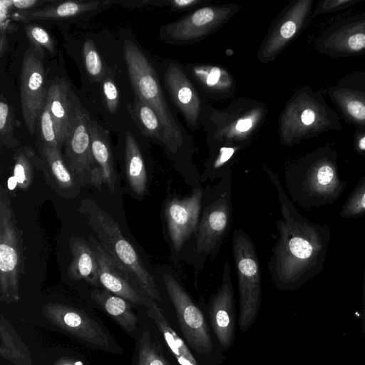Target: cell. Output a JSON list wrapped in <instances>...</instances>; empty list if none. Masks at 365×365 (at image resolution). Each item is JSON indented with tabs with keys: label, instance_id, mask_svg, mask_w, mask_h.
<instances>
[{
	"label": "cell",
	"instance_id": "cell-1",
	"mask_svg": "<svg viewBox=\"0 0 365 365\" xmlns=\"http://www.w3.org/2000/svg\"><path fill=\"white\" fill-rule=\"evenodd\" d=\"M278 194L282 218L279 239L268 263L274 285L281 290L299 289L324 269L331 230L302 215L287 197L277 175L264 166Z\"/></svg>",
	"mask_w": 365,
	"mask_h": 365
},
{
	"label": "cell",
	"instance_id": "cell-2",
	"mask_svg": "<svg viewBox=\"0 0 365 365\" xmlns=\"http://www.w3.org/2000/svg\"><path fill=\"white\" fill-rule=\"evenodd\" d=\"M285 180L291 197L304 209L334 203L348 183L339 176L334 143L318 147L291 164L286 169Z\"/></svg>",
	"mask_w": 365,
	"mask_h": 365
},
{
	"label": "cell",
	"instance_id": "cell-3",
	"mask_svg": "<svg viewBox=\"0 0 365 365\" xmlns=\"http://www.w3.org/2000/svg\"><path fill=\"white\" fill-rule=\"evenodd\" d=\"M79 212L86 217L101 246L117 267L148 297L155 302H161V294L153 276L123 235L117 222L91 199L81 200Z\"/></svg>",
	"mask_w": 365,
	"mask_h": 365
},
{
	"label": "cell",
	"instance_id": "cell-4",
	"mask_svg": "<svg viewBox=\"0 0 365 365\" xmlns=\"http://www.w3.org/2000/svg\"><path fill=\"white\" fill-rule=\"evenodd\" d=\"M342 128L341 117L326 102L322 91H314L309 85L294 93L279 122L281 143L289 147Z\"/></svg>",
	"mask_w": 365,
	"mask_h": 365
},
{
	"label": "cell",
	"instance_id": "cell-5",
	"mask_svg": "<svg viewBox=\"0 0 365 365\" xmlns=\"http://www.w3.org/2000/svg\"><path fill=\"white\" fill-rule=\"evenodd\" d=\"M123 54L135 95L155 111L164 130L165 146L171 153L176 154L184 143V134L167 103L153 66L131 41H124Z\"/></svg>",
	"mask_w": 365,
	"mask_h": 365
},
{
	"label": "cell",
	"instance_id": "cell-6",
	"mask_svg": "<svg viewBox=\"0 0 365 365\" xmlns=\"http://www.w3.org/2000/svg\"><path fill=\"white\" fill-rule=\"evenodd\" d=\"M163 282L173 307L183 339L199 359L222 362L219 347L215 344L202 309L172 270H163Z\"/></svg>",
	"mask_w": 365,
	"mask_h": 365
},
{
	"label": "cell",
	"instance_id": "cell-7",
	"mask_svg": "<svg viewBox=\"0 0 365 365\" xmlns=\"http://www.w3.org/2000/svg\"><path fill=\"white\" fill-rule=\"evenodd\" d=\"M230 170L221 178L208 201L202 205L197 230L194 235V255L200 263L196 274L203 267L206 257L214 259L226 237L232 220ZM196 259V262H197Z\"/></svg>",
	"mask_w": 365,
	"mask_h": 365
},
{
	"label": "cell",
	"instance_id": "cell-8",
	"mask_svg": "<svg viewBox=\"0 0 365 365\" xmlns=\"http://www.w3.org/2000/svg\"><path fill=\"white\" fill-rule=\"evenodd\" d=\"M232 253L239 292L238 327L247 331L255 322L262 303L261 269L255 246L242 229L232 235Z\"/></svg>",
	"mask_w": 365,
	"mask_h": 365
},
{
	"label": "cell",
	"instance_id": "cell-9",
	"mask_svg": "<svg viewBox=\"0 0 365 365\" xmlns=\"http://www.w3.org/2000/svg\"><path fill=\"white\" fill-rule=\"evenodd\" d=\"M22 231L8 192L0 187V299L6 304L19 300V279L24 271Z\"/></svg>",
	"mask_w": 365,
	"mask_h": 365
},
{
	"label": "cell",
	"instance_id": "cell-10",
	"mask_svg": "<svg viewBox=\"0 0 365 365\" xmlns=\"http://www.w3.org/2000/svg\"><path fill=\"white\" fill-rule=\"evenodd\" d=\"M237 5L200 7L163 28L165 41L179 45L202 40L227 22L237 11Z\"/></svg>",
	"mask_w": 365,
	"mask_h": 365
},
{
	"label": "cell",
	"instance_id": "cell-11",
	"mask_svg": "<svg viewBox=\"0 0 365 365\" xmlns=\"http://www.w3.org/2000/svg\"><path fill=\"white\" fill-rule=\"evenodd\" d=\"M42 312L51 323L68 334L102 350L120 352V348L109 333L83 311L60 303H48Z\"/></svg>",
	"mask_w": 365,
	"mask_h": 365
},
{
	"label": "cell",
	"instance_id": "cell-12",
	"mask_svg": "<svg viewBox=\"0 0 365 365\" xmlns=\"http://www.w3.org/2000/svg\"><path fill=\"white\" fill-rule=\"evenodd\" d=\"M314 49L331 58L365 53V11L341 19L325 29L316 39Z\"/></svg>",
	"mask_w": 365,
	"mask_h": 365
},
{
	"label": "cell",
	"instance_id": "cell-13",
	"mask_svg": "<svg viewBox=\"0 0 365 365\" xmlns=\"http://www.w3.org/2000/svg\"><path fill=\"white\" fill-rule=\"evenodd\" d=\"M204 191L197 187L189 195L167 198L163 214L173 252L178 255L194 236L199 223Z\"/></svg>",
	"mask_w": 365,
	"mask_h": 365
},
{
	"label": "cell",
	"instance_id": "cell-14",
	"mask_svg": "<svg viewBox=\"0 0 365 365\" xmlns=\"http://www.w3.org/2000/svg\"><path fill=\"white\" fill-rule=\"evenodd\" d=\"M313 0L292 1L279 16L258 52L261 63L274 60L310 22Z\"/></svg>",
	"mask_w": 365,
	"mask_h": 365
},
{
	"label": "cell",
	"instance_id": "cell-15",
	"mask_svg": "<svg viewBox=\"0 0 365 365\" xmlns=\"http://www.w3.org/2000/svg\"><path fill=\"white\" fill-rule=\"evenodd\" d=\"M88 113L76 98L70 133L64 143V161L81 185L91 184L93 161Z\"/></svg>",
	"mask_w": 365,
	"mask_h": 365
},
{
	"label": "cell",
	"instance_id": "cell-16",
	"mask_svg": "<svg viewBox=\"0 0 365 365\" xmlns=\"http://www.w3.org/2000/svg\"><path fill=\"white\" fill-rule=\"evenodd\" d=\"M31 48L28 50L21 70V106L29 133L36 132V121L46 99V74L41 58Z\"/></svg>",
	"mask_w": 365,
	"mask_h": 365
},
{
	"label": "cell",
	"instance_id": "cell-17",
	"mask_svg": "<svg viewBox=\"0 0 365 365\" xmlns=\"http://www.w3.org/2000/svg\"><path fill=\"white\" fill-rule=\"evenodd\" d=\"M209 325L219 346L229 349L235 334V313L233 286L229 260L223 265L221 284L208 304Z\"/></svg>",
	"mask_w": 365,
	"mask_h": 365
},
{
	"label": "cell",
	"instance_id": "cell-18",
	"mask_svg": "<svg viewBox=\"0 0 365 365\" xmlns=\"http://www.w3.org/2000/svg\"><path fill=\"white\" fill-rule=\"evenodd\" d=\"M344 120L355 127L365 125V72L352 71L327 88Z\"/></svg>",
	"mask_w": 365,
	"mask_h": 365
},
{
	"label": "cell",
	"instance_id": "cell-19",
	"mask_svg": "<svg viewBox=\"0 0 365 365\" xmlns=\"http://www.w3.org/2000/svg\"><path fill=\"white\" fill-rule=\"evenodd\" d=\"M89 242L98 260L99 283L103 289L132 304L143 305L147 308L153 300L148 297L117 267L98 241L93 237H89Z\"/></svg>",
	"mask_w": 365,
	"mask_h": 365
},
{
	"label": "cell",
	"instance_id": "cell-20",
	"mask_svg": "<svg viewBox=\"0 0 365 365\" xmlns=\"http://www.w3.org/2000/svg\"><path fill=\"white\" fill-rule=\"evenodd\" d=\"M164 82L172 101L189 127L195 130L199 125L201 101L195 86L178 63H168Z\"/></svg>",
	"mask_w": 365,
	"mask_h": 365
},
{
	"label": "cell",
	"instance_id": "cell-21",
	"mask_svg": "<svg viewBox=\"0 0 365 365\" xmlns=\"http://www.w3.org/2000/svg\"><path fill=\"white\" fill-rule=\"evenodd\" d=\"M90 132L93 161L91 185L101 190L102 185L105 184L110 192H114L116 190L117 173L108 132L91 119Z\"/></svg>",
	"mask_w": 365,
	"mask_h": 365
},
{
	"label": "cell",
	"instance_id": "cell-22",
	"mask_svg": "<svg viewBox=\"0 0 365 365\" xmlns=\"http://www.w3.org/2000/svg\"><path fill=\"white\" fill-rule=\"evenodd\" d=\"M41 170L46 182L65 198H74L80 193V184L66 165L60 150L41 145Z\"/></svg>",
	"mask_w": 365,
	"mask_h": 365
},
{
	"label": "cell",
	"instance_id": "cell-23",
	"mask_svg": "<svg viewBox=\"0 0 365 365\" xmlns=\"http://www.w3.org/2000/svg\"><path fill=\"white\" fill-rule=\"evenodd\" d=\"M76 96L64 79L52 83L47 88L46 99L54 128L62 147L70 133L73 121Z\"/></svg>",
	"mask_w": 365,
	"mask_h": 365
},
{
	"label": "cell",
	"instance_id": "cell-24",
	"mask_svg": "<svg viewBox=\"0 0 365 365\" xmlns=\"http://www.w3.org/2000/svg\"><path fill=\"white\" fill-rule=\"evenodd\" d=\"M147 314L155 323L170 353L178 365H202L194 352L164 314L156 302L147 307Z\"/></svg>",
	"mask_w": 365,
	"mask_h": 365
},
{
	"label": "cell",
	"instance_id": "cell-25",
	"mask_svg": "<svg viewBox=\"0 0 365 365\" xmlns=\"http://www.w3.org/2000/svg\"><path fill=\"white\" fill-rule=\"evenodd\" d=\"M108 1H63L41 9L17 11L11 15L15 21L28 23L36 20H62L78 17L102 7Z\"/></svg>",
	"mask_w": 365,
	"mask_h": 365
},
{
	"label": "cell",
	"instance_id": "cell-26",
	"mask_svg": "<svg viewBox=\"0 0 365 365\" xmlns=\"http://www.w3.org/2000/svg\"><path fill=\"white\" fill-rule=\"evenodd\" d=\"M70 249L72 255L68 267V276L73 280L83 279L98 287V263L92 247L83 238L73 237L70 239Z\"/></svg>",
	"mask_w": 365,
	"mask_h": 365
},
{
	"label": "cell",
	"instance_id": "cell-27",
	"mask_svg": "<svg viewBox=\"0 0 365 365\" xmlns=\"http://www.w3.org/2000/svg\"><path fill=\"white\" fill-rule=\"evenodd\" d=\"M91 296L125 331L131 334L138 328V318L128 300L112 294L106 289H95Z\"/></svg>",
	"mask_w": 365,
	"mask_h": 365
},
{
	"label": "cell",
	"instance_id": "cell-28",
	"mask_svg": "<svg viewBox=\"0 0 365 365\" xmlns=\"http://www.w3.org/2000/svg\"><path fill=\"white\" fill-rule=\"evenodd\" d=\"M125 173L132 191L138 196L144 195L148 189V173L138 142L129 131L125 135Z\"/></svg>",
	"mask_w": 365,
	"mask_h": 365
},
{
	"label": "cell",
	"instance_id": "cell-29",
	"mask_svg": "<svg viewBox=\"0 0 365 365\" xmlns=\"http://www.w3.org/2000/svg\"><path fill=\"white\" fill-rule=\"evenodd\" d=\"M0 355L14 365H31V355L13 327L2 315L0 320Z\"/></svg>",
	"mask_w": 365,
	"mask_h": 365
},
{
	"label": "cell",
	"instance_id": "cell-30",
	"mask_svg": "<svg viewBox=\"0 0 365 365\" xmlns=\"http://www.w3.org/2000/svg\"><path fill=\"white\" fill-rule=\"evenodd\" d=\"M128 110L141 132L165 145L164 130L155 111L143 100L135 96Z\"/></svg>",
	"mask_w": 365,
	"mask_h": 365
},
{
	"label": "cell",
	"instance_id": "cell-31",
	"mask_svg": "<svg viewBox=\"0 0 365 365\" xmlns=\"http://www.w3.org/2000/svg\"><path fill=\"white\" fill-rule=\"evenodd\" d=\"M191 71L193 77L207 92L224 93L234 87L232 76L223 68L212 65H194Z\"/></svg>",
	"mask_w": 365,
	"mask_h": 365
},
{
	"label": "cell",
	"instance_id": "cell-32",
	"mask_svg": "<svg viewBox=\"0 0 365 365\" xmlns=\"http://www.w3.org/2000/svg\"><path fill=\"white\" fill-rule=\"evenodd\" d=\"M165 343V342H164ZM136 365H178L165 344L153 339L150 332L145 330L138 341Z\"/></svg>",
	"mask_w": 365,
	"mask_h": 365
},
{
	"label": "cell",
	"instance_id": "cell-33",
	"mask_svg": "<svg viewBox=\"0 0 365 365\" xmlns=\"http://www.w3.org/2000/svg\"><path fill=\"white\" fill-rule=\"evenodd\" d=\"M259 110H255L234 120L230 125L220 130V137L227 141H242L252 132L260 118Z\"/></svg>",
	"mask_w": 365,
	"mask_h": 365
},
{
	"label": "cell",
	"instance_id": "cell-34",
	"mask_svg": "<svg viewBox=\"0 0 365 365\" xmlns=\"http://www.w3.org/2000/svg\"><path fill=\"white\" fill-rule=\"evenodd\" d=\"M237 148L231 146L221 148L215 156L206 162L200 180L205 182L207 179L213 180L218 178H222L230 170L227 165Z\"/></svg>",
	"mask_w": 365,
	"mask_h": 365
},
{
	"label": "cell",
	"instance_id": "cell-35",
	"mask_svg": "<svg viewBox=\"0 0 365 365\" xmlns=\"http://www.w3.org/2000/svg\"><path fill=\"white\" fill-rule=\"evenodd\" d=\"M29 150L19 149L14 157L13 174L16 185L21 190H27L31 185L34 177V163L33 155Z\"/></svg>",
	"mask_w": 365,
	"mask_h": 365
},
{
	"label": "cell",
	"instance_id": "cell-36",
	"mask_svg": "<svg viewBox=\"0 0 365 365\" xmlns=\"http://www.w3.org/2000/svg\"><path fill=\"white\" fill-rule=\"evenodd\" d=\"M341 217L356 219L365 215V175L356 184L339 213Z\"/></svg>",
	"mask_w": 365,
	"mask_h": 365
},
{
	"label": "cell",
	"instance_id": "cell-37",
	"mask_svg": "<svg viewBox=\"0 0 365 365\" xmlns=\"http://www.w3.org/2000/svg\"><path fill=\"white\" fill-rule=\"evenodd\" d=\"M14 115L13 107L7 100L1 96L0 101V140L2 145L14 148L19 145V142L14 138Z\"/></svg>",
	"mask_w": 365,
	"mask_h": 365
},
{
	"label": "cell",
	"instance_id": "cell-38",
	"mask_svg": "<svg viewBox=\"0 0 365 365\" xmlns=\"http://www.w3.org/2000/svg\"><path fill=\"white\" fill-rule=\"evenodd\" d=\"M83 58L91 80L101 81L106 76V70L96 45L91 40L86 41L83 44Z\"/></svg>",
	"mask_w": 365,
	"mask_h": 365
},
{
	"label": "cell",
	"instance_id": "cell-39",
	"mask_svg": "<svg viewBox=\"0 0 365 365\" xmlns=\"http://www.w3.org/2000/svg\"><path fill=\"white\" fill-rule=\"evenodd\" d=\"M40 127L41 145H47L61 150L57 134L56 133L49 106L46 101L38 118Z\"/></svg>",
	"mask_w": 365,
	"mask_h": 365
},
{
	"label": "cell",
	"instance_id": "cell-40",
	"mask_svg": "<svg viewBox=\"0 0 365 365\" xmlns=\"http://www.w3.org/2000/svg\"><path fill=\"white\" fill-rule=\"evenodd\" d=\"M101 93L107 110L115 113L119 107L120 97L118 88L114 79L107 74L101 81Z\"/></svg>",
	"mask_w": 365,
	"mask_h": 365
},
{
	"label": "cell",
	"instance_id": "cell-41",
	"mask_svg": "<svg viewBox=\"0 0 365 365\" xmlns=\"http://www.w3.org/2000/svg\"><path fill=\"white\" fill-rule=\"evenodd\" d=\"M25 31L29 39L38 48H43L51 53L55 51L54 42L51 35L43 28L34 25L26 24Z\"/></svg>",
	"mask_w": 365,
	"mask_h": 365
},
{
	"label": "cell",
	"instance_id": "cell-42",
	"mask_svg": "<svg viewBox=\"0 0 365 365\" xmlns=\"http://www.w3.org/2000/svg\"><path fill=\"white\" fill-rule=\"evenodd\" d=\"M361 0H323L319 1L313 8L310 21L318 16L329 13L337 12L339 11L351 7L359 4Z\"/></svg>",
	"mask_w": 365,
	"mask_h": 365
},
{
	"label": "cell",
	"instance_id": "cell-43",
	"mask_svg": "<svg viewBox=\"0 0 365 365\" xmlns=\"http://www.w3.org/2000/svg\"><path fill=\"white\" fill-rule=\"evenodd\" d=\"M12 8L11 1H0V30L1 34L11 31V23L10 21L9 10Z\"/></svg>",
	"mask_w": 365,
	"mask_h": 365
},
{
	"label": "cell",
	"instance_id": "cell-44",
	"mask_svg": "<svg viewBox=\"0 0 365 365\" xmlns=\"http://www.w3.org/2000/svg\"><path fill=\"white\" fill-rule=\"evenodd\" d=\"M353 146L354 151L365 158V125L355 127Z\"/></svg>",
	"mask_w": 365,
	"mask_h": 365
},
{
	"label": "cell",
	"instance_id": "cell-45",
	"mask_svg": "<svg viewBox=\"0 0 365 365\" xmlns=\"http://www.w3.org/2000/svg\"><path fill=\"white\" fill-rule=\"evenodd\" d=\"M46 1L40 0H15L11 1V6L19 10V11H27L35 9V7H38Z\"/></svg>",
	"mask_w": 365,
	"mask_h": 365
},
{
	"label": "cell",
	"instance_id": "cell-46",
	"mask_svg": "<svg viewBox=\"0 0 365 365\" xmlns=\"http://www.w3.org/2000/svg\"><path fill=\"white\" fill-rule=\"evenodd\" d=\"M201 0H173L168 1L170 6L175 9H185L203 3Z\"/></svg>",
	"mask_w": 365,
	"mask_h": 365
},
{
	"label": "cell",
	"instance_id": "cell-47",
	"mask_svg": "<svg viewBox=\"0 0 365 365\" xmlns=\"http://www.w3.org/2000/svg\"><path fill=\"white\" fill-rule=\"evenodd\" d=\"M361 329L365 338V263L363 272V285H362V309H361Z\"/></svg>",
	"mask_w": 365,
	"mask_h": 365
},
{
	"label": "cell",
	"instance_id": "cell-48",
	"mask_svg": "<svg viewBox=\"0 0 365 365\" xmlns=\"http://www.w3.org/2000/svg\"><path fill=\"white\" fill-rule=\"evenodd\" d=\"M53 365H82V364L71 358L61 357L56 360Z\"/></svg>",
	"mask_w": 365,
	"mask_h": 365
},
{
	"label": "cell",
	"instance_id": "cell-49",
	"mask_svg": "<svg viewBox=\"0 0 365 365\" xmlns=\"http://www.w3.org/2000/svg\"><path fill=\"white\" fill-rule=\"evenodd\" d=\"M8 46V39L6 34H1L0 37V56H2Z\"/></svg>",
	"mask_w": 365,
	"mask_h": 365
}]
</instances>
